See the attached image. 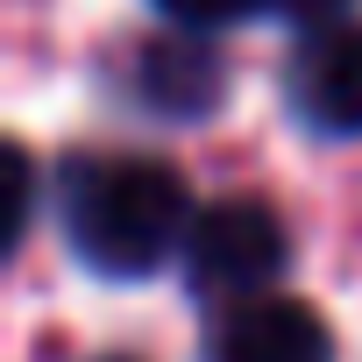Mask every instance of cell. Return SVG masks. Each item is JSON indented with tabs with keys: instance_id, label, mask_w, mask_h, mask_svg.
I'll use <instances>...</instances> for the list:
<instances>
[{
	"instance_id": "cell-5",
	"label": "cell",
	"mask_w": 362,
	"mask_h": 362,
	"mask_svg": "<svg viewBox=\"0 0 362 362\" xmlns=\"http://www.w3.org/2000/svg\"><path fill=\"white\" fill-rule=\"evenodd\" d=\"M221 57L185 29V36H163V43H149L142 57H135V93H142V107L149 114H170V121H199V114H214V100H221Z\"/></svg>"
},
{
	"instance_id": "cell-3",
	"label": "cell",
	"mask_w": 362,
	"mask_h": 362,
	"mask_svg": "<svg viewBox=\"0 0 362 362\" xmlns=\"http://www.w3.org/2000/svg\"><path fill=\"white\" fill-rule=\"evenodd\" d=\"M284 100L313 135H362V22L313 29L284 71Z\"/></svg>"
},
{
	"instance_id": "cell-6",
	"label": "cell",
	"mask_w": 362,
	"mask_h": 362,
	"mask_svg": "<svg viewBox=\"0 0 362 362\" xmlns=\"http://www.w3.org/2000/svg\"><path fill=\"white\" fill-rule=\"evenodd\" d=\"M270 0H156V15L170 29H192V36H214V29H235L249 15H263Z\"/></svg>"
},
{
	"instance_id": "cell-4",
	"label": "cell",
	"mask_w": 362,
	"mask_h": 362,
	"mask_svg": "<svg viewBox=\"0 0 362 362\" xmlns=\"http://www.w3.org/2000/svg\"><path fill=\"white\" fill-rule=\"evenodd\" d=\"M199 362H334V341H327V320L305 298L263 291V298L228 305L206 327Z\"/></svg>"
},
{
	"instance_id": "cell-1",
	"label": "cell",
	"mask_w": 362,
	"mask_h": 362,
	"mask_svg": "<svg viewBox=\"0 0 362 362\" xmlns=\"http://www.w3.org/2000/svg\"><path fill=\"white\" fill-rule=\"evenodd\" d=\"M57 214H64V242L86 270L128 284V277H149L163 270L192 235V192L185 177L156 156H78L64 170V192H57Z\"/></svg>"
},
{
	"instance_id": "cell-8",
	"label": "cell",
	"mask_w": 362,
	"mask_h": 362,
	"mask_svg": "<svg viewBox=\"0 0 362 362\" xmlns=\"http://www.w3.org/2000/svg\"><path fill=\"white\" fill-rule=\"evenodd\" d=\"M29 228V156L8 149V242H22Z\"/></svg>"
},
{
	"instance_id": "cell-7",
	"label": "cell",
	"mask_w": 362,
	"mask_h": 362,
	"mask_svg": "<svg viewBox=\"0 0 362 362\" xmlns=\"http://www.w3.org/2000/svg\"><path fill=\"white\" fill-rule=\"evenodd\" d=\"M270 8L313 36V29H334V22H348V8H355V0H270Z\"/></svg>"
},
{
	"instance_id": "cell-2",
	"label": "cell",
	"mask_w": 362,
	"mask_h": 362,
	"mask_svg": "<svg viewBox=\"0 0 362 362\" xmlns=\"http://www.w3.org/2000/svg\"><path fill=\"white\" fill-rule=\"evenodd\" d=\"M284 263H291V235H284L277 206H270V199H249V192H228V199L199 206L185 249H177L185 284H192L199 298H221V305L263 298Z\"/></svg>"
},
{
	"instance_id": "cell-9",
	"label": "cell",
	"mask_w": 362,
	"mask_h": 362,
	"mask_svg": "<svg viewBox=\"0 0 362 362\" xmlns=\"http://www.w3.org/2000/svg\"><path fill=\"white\" fill-rule=\"evenodd\" d=\"M107 362H128V355H107Z\"/></svg>"
}]
</instances>
